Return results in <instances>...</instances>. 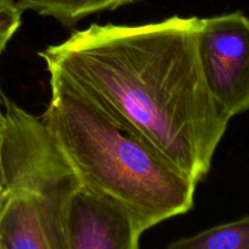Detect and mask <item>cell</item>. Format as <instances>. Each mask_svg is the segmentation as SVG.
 I'll use <instances>...</instances> for the list:
<instances>
[{"instance_id":"6da1fadb","label":"cell","mask_w":249,"mask_h":249,"mask_svg":"<svg viewBox=\"0 0 249 249\" xmlns=\"http://www.w3.org/2000/svg\"><path fill=\"white\" fill-rule=\"evenodd\" d=\"M199 27V17L177 15L143 24L92 23L38 55L198 184L231 121L208 88Z\"/></svg>"},{"instance_id":"7a4b0ae2","label":"cell","mask_w":249,"mask_h":249,"mask_svg":"<svg viewBox=\"0 0 249 249\" xmlns=\"http://www.w3.org/2000/svg\"><path fill=\"white\" fill-rule=\"evenodd\" d=\"M48 72L50 100L42 118L82 186L124 207L143 232L192 209L197 184L188 175L62 74Z\"/></svg>"},{"instance_id":"3957f363","label":"cell","mask_w":249,"mask_h":249,"mask_svg":"<svg viewBox=\"0 0 249 249\" xmlns=\"http://www.w3.org/2000/svg\"><path fill=\"white\" fill-rule=\"evenodd\" d=\"M5 107L0 160L6 196L46 199L66 212L81 186L77 173L42 116L37 117L0 92Z\"/></svg>"},{"instance_id":"277c9868","label":"cell","mask_w":249,"mask_h":249,"mask_svg":"<svg viewBox=\"0 0 249 249\" xmlns=\"http://www.w3.org/2000/svg\"><path fill=\"white\" fill-rule=\"evenodd\" d=\"M200 65L208 88L229 117L249 112V17L242 11L200 18Z\"/></svg>"},{"instance_id":"5b68a950","label":"cell","mask_w":249,"mask_h":249,"mask_svg":"<svg viewBox=\"0 0 249 249\" xmlns=\"http://www.w3.org/2000/svg\"><path fill=\"white\" fill-rule=\"evenodd\" d=\"M67 249H137L143 231L116 202L81 185L65 212Z\"/></svg>"},{"instance_id":"8992f818","label":"cell","mask_w":249,"mask_h":249,"mask_svg":"<svg viewBox=\"0 0 249 249\" xmlns=\"http://www.w3.org/2000/svg\"><path fill=\"white\" fill-rule=\"evenodd\" d=\"M0 249H67L65 211L46 199L6 196L0 211Z\"/></svg>"},{"instance_id":"52a82bcc","label":"cell","mask_w":249,"mask_h":249,"mask_svg":"<svg viewBox=\"0 0 249 249\" xmlns=\"http://www.w3.org/2000/svg\"><path fill=\"white\" fill-rule=\"evenodd\" d=\"M136 1L138 0H15L22 11L51 17L63 27H72L90 15L112 11Z\"/></svg>"},{"instance_id":"ba28073f","label":"cell","mask_w":249,"mask_h":249,"mask_svg":"<svg viewBox=\"0 0 249 249\" xmlns=\"http://www.w3.org/2000/svg\"><path fill=\"white\" fill-rule=\"evenodd\" d=\"M168 249H249V215L176 240Z\"/></svg>"},{"instance_id":"9c48e42d","label":"cell","mask_w":249,"mask_h":249,"mask_svg":"<svg viewBox=\"0 0 249 249\" xmlns=\"http://www.w3.org/2000/svg\"><path fill=\"white\" fill-rule=\"evenodd\" d=\"M22 14L15 0H0V53L19 31Z\"/></svg>"},{"instance_id":"30bf717a","label":"cell","mask_w":249,"mask_h":249,"mask_svg":"<svg viewBox=\"0 0 249 249\" xmlns=\"http://www.w3.org/2000/svg\"><path fill=\"white\" fill-rule=\"evenodd\" d=\"M1 136H2V126H0V147H1ZM0 190H4V180H2V170H1V160H0Z\"/></svg>"},{"instance_id":"8fae6325","label":"cell","mask_w":249,"mask_h":249,"mask_svg":"<svg viewBox=\"0 0 249 249\" xmlns=\"http://www.w3.org/2000/svg\"><path fill=\"white\" fill-rule=\"evenodd\" d=\"M5 197H6V195H5V190H0V211H1V207L5 202Z\"/></svg>"},{"instance_id":"7c38bea8","label":"cell","mask_w":249,"mask_h":249,"mask_svg":"<svg viewBox=\"0 0 249 249\" xmlns=\"http://www.w3.org/2000/svg\"><path fill=\"white\" fill-rule=\"evenodd\" d=\"M1 92V91H0ZM4 125V113H2L1 111H0V126Z\"/></svg>"}]
</instances>
